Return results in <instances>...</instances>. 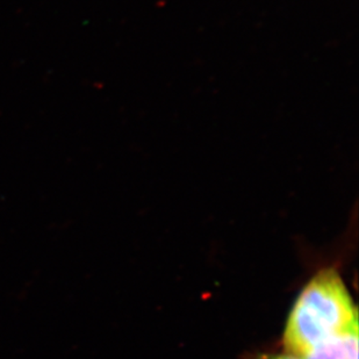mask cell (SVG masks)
<instances>
[{"label":"cell","instance_id":"3","mask_svg":"<svg viewBox=\"0 0 359 359\" xmlns=\"http://www.w3.org/2000/svg\"><path fill=\"white\" fill-rule=\"evenodd\" d=\"M258 359H299L297 357L292 356L290 353H268V355H262Z\"/></svg>","mask_w":359,"mask_h":359},{"label":"cell","instance_id":"2","mask_svg":"<svg viewBox=\"0 0 359 359\" xmlns=\"http://www.w3.org/2000/svg\"><path fill=\"white\" fill-rule=\"evenodd\" d=\"M302 359H358V325L320 343Z\"/></svg>","mask_w":359,"mask_h":359},{"label":"cell","instance_id":"1","mask_svg":"<svg viewBox=\"0 0 359 359\" xmlns=\"http://www.w3.org/2000/svg\"><path fill=\"white\" fill-rule=\"evenodd\" d=\"M358 325V312L342 278L327 269L306 285L284 332L286 353L302 359L320 343Z\"/></svg>","mask_w":359,"mask_h":359}]
</instances>
